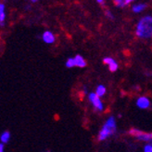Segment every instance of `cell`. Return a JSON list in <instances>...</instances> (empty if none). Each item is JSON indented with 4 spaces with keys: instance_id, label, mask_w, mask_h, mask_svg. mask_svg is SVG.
Listing matches in <instances>:
<instances>
[{
    "instance_id": "obj_18",
    "label": "cell",
    "mask_w": 152,
    "mask_h": 152,
    "mask_svg": "<svg viewBox=\"0 0 152 152\" xmlns=\"http://www.w3.org/2000/svg\"><path fill=\"white\" fill-rule=\"evenodd\" d=\"M96 2H97L98 4H100V5H104L105 0H96Z\"/></svg>"
},
{
    "instance_id": "obj_7",
    "label": "cell",
    "mask_w": 152,
    "mask_h": 152,
    "mask_svg": "<svg viewBox=\"0 0 152 152\" xmlns=\"http://www.w3.org/2000/svg\"><path fill=\"white\" fill-rule=\"evenodd\" d=\"M42 40L47 44H53L56 41V36L51 31H45L42 35Z\"/></svg>"
},
{
    "instance_id": "obj_19",
    "label": "cell",
    "mask_w": 152,
    "mask_h": 152,
    "mask_svg": "<svg viewBox=\"0 0 152 152\" xmlns=\"http://www.w3.org/2000/svg\"><path fill=\"white\" fill-rule=\"evenodd\" d=\"M29 1H31V2H33V3H35V2L38 1V0H29Z\"/></svg>"
},
{
    "instance_id": "obj_11",
    "label": "cell",
    "mask_w": 152,
    "mask_h": 152,
    "mask_svg": "<svg viewBox=\"0 0 152 152\" xmlns=\"http://www.w3.org/2000/svg\"><path fill=\"white\" fill-rule=\"evenodd\" d=\"M10 137H11V134L9 131H4L1 135H0V142L2 144H7L9 143L10 140Z\"/></svg>"
},
{
    "instance_id": "obj_15",
    "label": "cell",
    "mask_w": 152,
    "mask_h": 152,
    "mask_svg": "<svg viewBox=\"0 0 152 152\" xmlns=\"http://www.w3.org/2000/svg\"><path fill=\"white\" fill-rule=\"evenodd\" d=\"M143 151L144 152H152V144H147V145L144 147Z\"/></svg>"
},
{
    "instance_id": "obj_9",
    "label": "cell",
    "mask_w": 152,
    "mask_h": 152,
    "mask_svg": "<svg viewBox=\"0 0 152 152\" xmlns=\"http://www.w3.org/2000/svg\"><path fill=\"white\" fill-rule=\"evenodd\" d=\"M95 93H96V95L98 97L101 98V97L105 96L106 93H107V88H106L103 84H99V85H97V87L96 88Z\"/></svg>"
},
{
    "instance_id": "obj_8",
    "label": "cell",
    "mask_w": 152,
    "mask_h": 152,
    "mask_svg": "<svg viewBox=\"0 0 152 152\" xmlns=\"http://www.w3.org/2000/svg\"><path fill=\"white\" fill-rule=\"evenodd\" d=\"M74 63H75V67H79V68H83L86 66V61L82 55L77 54L74 57Z\"/></svg>"
},
{
    "instance_id": "obj_20",
    "label": "cell",
    "mask_w": 152,
    "mask_h": 152,
    "mask_svg": "<svg viewBox=\"0 0 152 152\" xmlns=\"http://www.w3.org/2000/svg\"><path fill=\"white\" fill-rule=\"evenodd\" d=\"M45 152H49V151H45Z\"/></svg>"
},
{
    "instance_id": "obj_4",
    "label": "cell",
    "mask_w": 152,
    "mask_h": 152,
    "mask_svg": "<svg viewBox=\"0 0 152 152\" xmlns=\"http://www.w3.org/2000/svg\"><path fill=\"white\" fill-rule=\"evenodd\" d=\"M88 101L93 105V108L96 111L102 112L104 110V104L100 97H98L96 93H88Z\"/></svg>"
},
{
    "instance_id": "obj_2",
    "label": "cell",
    "mask_w": 152,
    "mask_h": 152,
    "mask_svg": "<svg viewBox=\"0 0 152 152\" xmlns=\"http://www.w3.org/2000/svg\"><path fill=\"white\" fill-rule=\"evenodd\" d=\"M116 131H117L116 118L114 116H110L106 119V121L100 129L99 133H98L97 135L98 141H105L109 139L110 136L115 134Z\"/></svg>"
},
{
    "instance_id": "obj_13",
    "label": "cell",
    "mask_w": 152,
    "mask_h": 152,
    "mask_svg": "<svg viewBox=\"0 0 152 152\" xmlns=\"http://www.w3.org/2000/svg\"><path fill=\"white\" fill-rule=\"evenodd\" d=\"M65 65L67 68H73L75 67V63H74V58L73 57H71L69 58L65 63Z\"/></svg>"
},
{
    "instance_id": "obj_5",
    "label": "cell",
    "mask_w": 152,
    "mask_h": 152,
    "mask_svg": "<svg viewBox=\"0 0 152 152\" xmlns=\"http://www.w3.org/2000/svg\"><path fill=\"white\" fill-rule=\"evenodd\" d=\"M135 105L139 109H148V108H149L151 103H150V100H149L148 97L140 96L136 99Z\"/></svg>"
},
{
    "instance_id": "obj_21",
    "label": "cell",
    "mask_w": 152,
    "mask_h": 152,
    "mask_svg": "<svg viewBox=\"0 0 152 152\" xmlns=\"http://www.w3.org/2000/svg\"><path fill=\"white\" fill-rule=\"evenodd\" d=\"M150 144H152V143H150Z\"/></svg>"
},
{
    "instance_id": "obj_12",
    "label": "cell",
    "mask_w": 152,
    "mask_h": 152,
    "mask_svg": "<svg viewBox=\"0 0 152 152\" xmlns=\"http://www.w3.org/2000/svg\"><path fill=\"white\" fill-rule=\"evenodd\" d=\"M146 4H143V3H139V4H135V5H133L132 7V10L134 12V13H140L142 12L144 10L146 9Z\"/></svg>"
},
{
    "instance_id": "obj_10",
    "label": "cell",
    "mask_w": 152,
    "mask_h": 152,
    "mask_svg": "<svg viewBox=\"0 0 152 152\" xmlns=\"http://www.w3.org/2000/svg\"><path fill=\"white\" fill-rule=\"evenodd\" d=\"M6 21V10H5V5L3 3L0 4V25L4 26Z\"/></svg>"
},
{
    "instance_id": "obj_3",
    "label": "cell",
    "mask_w": 152,
    "mask_h": 152,
    "mask_svg": "<svg viewBox=\"0 0 152 152\" xmlns=\"http://www.w3.org/2000/svg\"><path fill=\"white\" fill-rule=\"evenodd\" d=\"M128 133L138 141L145 142L147 144L152 143V133H146L139 130V129L133 128L131 130H129Z\"/></svg>"
},
{
    "instance_id": "obj_6",
    "label": "cell",
    "mask_w": 152,
    "mask_h": 152,
    "mask_svg": "<svg viewBox=\"0 0 152 152\" xmlns=\"http://www.w3.org/2000/svg\"><path fill=\"white\" fill-rule=\"evenodd\" d=\"M103 63L106 65H108V67H109V69H110V72H115V71L118 70V68H119L118 63L113 58H111V57H105L103 59Z\"/></svg>"
},
{
    "instance_id": "obj_1",
    "label": "cell",
    "mask_w": 152,
    "mask_h": 152,
    "mask_svg": "<svg viewBox=\"0 0 152 152\" xmlns=\"http://www.w3.org/2000/svg\"><path fill=\"white\" fill-rule=\"evenodd\" d=\"M135 36L138 39L152 37V16H145L139 20L135 27Z\"/></svg>"
},
{
    "instance_id": "obj_16",
    "label": "cell",
    "mask_w": 152,
    "mask_h": 152,
    "mask_svg": "<svg viewBox=\"0 0 152 152\" xmlns=\"http://www.w3.org/2000/svg\"><path fill=\"white\" fill-rule=\"evenodd\" d=\"M105 15H106V17H107L108 19H110V20H113V19H114V16L112 15L111 11L109 10H105Z\"/></svg>"
},
{
    "instance_id": "obj_14",
    "label": "cell",
    "mask_w": 152,
    "mask_h": 152,
    "mask_svg": "<svg viewBox=\"0 0 152 152\" xmlns=\"http://www.w3.org/2000/svg\"><path fill=\"white\" fill-rule=\"evenodd\" d=\"M114 3H115V5L117 7H123L125 6L124 4V0H113Z\"/></svg>"
},
{
    "instance_id": "obj_17",
    "label": "cell",
    "mask_w": 152,
    "mask_h": 152,
    "mask_svg": "<svg viewBox=\"0 0 152 152\" xmlns=\"http://www.w3.org/2000/svg\"><path fill=\"white\" fill-rule=\"evenodd\" d=\"M0 152H4V144L0 143Z\"/></svg>"
}]
</instances>
